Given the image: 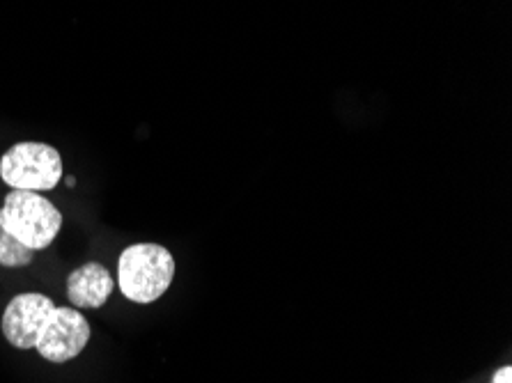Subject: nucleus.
<instances>
[{
	"label": "nucleus",
	"mask_w": 512,
	"mask_h": 383,
	"mask_svg": "<svg viewBox=\"0 0 512 383\" xmlns=\"http://www.w3.org/2000/svg\"><path fill=\"white\" fill-rule=\"evenodd\" d=\"M175 278V257L159 244H134L118 260L120 292L131 303H154L168 292Z\"/></svg>",
	"instance_id": "nucleus-1"
},
{
	"label": "nucleus",
	"mask_w": 512,
	"mask_h": 383,
	"mask_svg": "<svg viewBox=\"0 0 512 383\" xmlns=\"http://www.w3.org/2000/svg\"><path fill=\"white\" fill-rule=\"evenodd\" d=\"M0 228L30 250H44L60 234L62 214L44 195L12 189L0 207Z\"/></svg>",
	"instance_id": "nucleus-2"
},
{
	"label": "nucleus",
	"mask_w": 512,
	"mask_h": 383,
	"mask_svg": "<svg viewBox=\"0 0 512 383\" xmlns=\"http://www.w3.org/2000/svg\"><path fill=\"white\" fill-rule=\"evenodd\" d=\"M0 177L14 191H51L62 179V156L56 147L23 140L0 156Z\"/></svg>",
	"instance_id": "nucleus-3"
},
{
	"label": "nucleus",
	"mask_w": 512,
	"mask_h": 383,
	"mask_svg": "<svg viewBox=\"0 0 512 383\" xmlns=\"http://www.w3.org/2000/svg\"><path fill=\"white\" fill-rule=\"evenodd\" d=\"M90 324L81 315V310L72 306H56L37 340V354L49 363H69L90 342Z\"/></svg>",
	"instance_id": "nucleus-4"
},
{
	"label": "nucleus",
	"mask_w": 512,
	"mask_h": 383,
	"mask_svg": "<svg viewBox=\"0 0 512 383\" xmlns=\"http://www.w3.org/2000/svg\"><path fill=\"white\" fill-rule=\"evenodd\" d=\"M53 308H56V303L40 292H26L14 296V299L7 303V308L3 312V322H0L5 340L10 342L14 349H35L42 328Z\"/></svg>",
	"instance_id": "nucleus-5"
},
{
	"label": "nucleus",
	"mask_w": 512,
	"mask_h": 383,
	"mask_svg": "<svg viewBox=\"0 0 512 383\" xmlns=\"http://www.w3.org/2000/svg\"><path fill=\"white\" fill-rule=\"evenodd\" d=\"M115 287L118 285L113 283L111 271H108L104 264L88 262L69 273L67 299L76 310H97L106 306V301L111 299Z\"/></svg>",
	"instance_id": "nucleus-6"
},
{
	"label": "nucleus",
	"mask_w": 512,
	"mask_h": 383,
	"mask_svg": "<svg viewBox=\"0 0 512 383\" xmlns=\"http://www.w3.org/2000/svg\"><path fill=\"white\" fill-rule=\"evenodd\" d=\"M33 255L35 250L23 246L19 239H14L12 234H7L3 228H0V267H7V269L28 267V264L33 262Z\"/></svg>",
	"instance_id": "nucleus-7"
},
{
	"label": "nucleus",
	"mask_w": 512,
	"mask_h": 383,
	"mask_svg": "<svg viewBox=\"0 0 512 383\" xmlns=\"http://www.w3.org/2000/svg\"><path fill=\"white\" fill-rule=\"evenodd\" d=\"M492 383H512V367L510 365L499 367V370L494 372Z\"/></svg>",
	"instance_id": "nucleus-8"
}]
</instances>
